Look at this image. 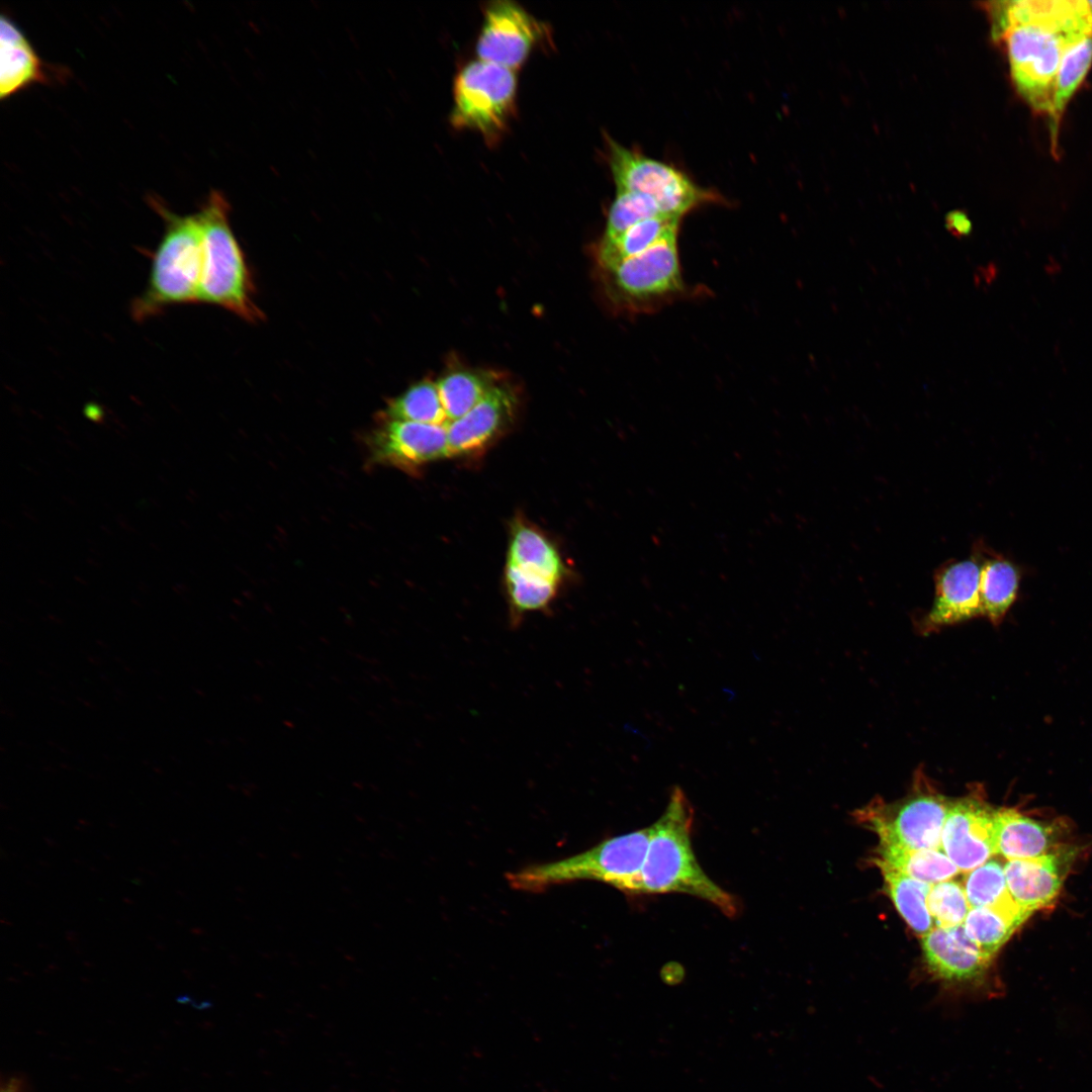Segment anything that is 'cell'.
Masks as SVG:
<instances>
[{
  "instance_id": "1",
  "label": "cell",
  "mask_w": 1092,
  "mask_h": 1092,
  "mask_svg": "<svg viewBox=\"0 0 1092 1092\" xmlns=\"http://www.w3.org/2000/svg\"><path fill=\"white\" fill-rule=\"evenodd\" d=\"M993 5V33L1006 43L1016 89L1034 110L1050 114L1066 48L1092 33L1087 1L1024 0Z\"/></svg>"
},
{
  "instance_id": "2",
  "label": "cell",
  "mask_w": 1092,
  "mask_h": 1092,
  "mask_svg": "<svg viewBox=\"0 0 1092 1092\" xmlns=\"http://www.w3.org/2000/svg\"><path fill=\"white\" fill-rule=\"evenodd\" d=\"M695 812L685 792L672 788L664 812L650 827L640 874L639 895L680 893L702 899L728 917L740 911L739 900L702 869L692 845Z\"/></svg>"
},
{
  "instance_id": "3",
  "label": "cell",
  "mask_w": 1092,
  "mask_h": 1092,
  "mask_svg": "<svg viewBox=\"0 0 1092 1092\" xmlns=\"http://www.w3.org/2000/svg\"><path fill=\"white\" fill-rule=\"evenodd\" d=\"M165 223L152 255L146 289L132 301L131 315L145 321L170 305L197 302L202 268V232L198 214L179 215L161 200L150 199Z\"/></svg>"
},
{
  "instance_id": "4",
  "label": "cell",
  "mask_w": 1092,
  "mask_h": 1092,
  "mask_svg": "<svg viewBox=\"0 0 1092 1092\" xmlns=\"http://www.w3.org/2000/svg\"><path fill=\"white\" fill-rule=\"evenodd\" d=\"M649 838L650 827H644L608 838L575 855L511 872L507 879L514 889L527 892L587 880L611 885L628 895H639Z\"/></svg>"
},
{
  "instance_id": "5",
  "label": "cell",
  "mask_w": 1092,
  "mask_h": 1092,
  "mask_svg": "<svg viewBox=\"0 0 1092 1092\" xmlns=\"http://www.w3.org/2000/svg\"><path fill=\"white\" fill-rule=\"evenodd\" d=\"M228 203L212 192L197 212L202 232V268L197 301L253 315L248 273L228 219Z\"/></svg>"
},
{
  "instance_id": "6",
  "label": "cell",
  "mask_w": 1092,
  "mask_h": 1092,
  "mask_svg": "<svg viewBox=\"0 0 1092 1092\" xmlns=\"http://www.w3.org/2000/svg\"><path fill=\"white\" fill-rule=\"evenodd\" d=\"M951 802L919 771L907 797L893 803L874 801L856 811V817L878 834L880 844L941 849L942 828Z\"/></svg>"
},
{
  "instance_id": "7",
  "label": "cell",
  "mask_w": 1092,
  "mask_h": 1092,
  "mask_svg": "<svg viewBox=\"0 0 1092 1092\" xmlns=\"http://www.w3.org/2000/svg\"><path fill=\"white\" fill-rule=\"evenodd\" d=\"M608 142V161L617 191L648 195L657 202L664 215L678 219L701 205L723 201L719 193L696 184L672 165L610 138Z\"/></svg>"
},
{
  "instance_id": "8",
  "label": "cell",
  "mask_w": 1092,
  "mask_h": 1092,
  "mask_svg": "<svg viewBox=\"0 0 1092 1092\" xmlns=\"http://www.w3.org/2000/svg\"><path fill=\"white\" fill-rule=\"evenodd\" d=\"M517 88L515 70L480 59L467 63L454 80L451 123L494 140L515 111Z\"/></svg>"
},
{
  "instance_id": "9",
  "label": "cell",
  "mask_w": 1092,
  "mask_h": 1092,
  "mask_svg": "<svg viewBox=\"0 0 1092 1092\" xmlns=\"http://www.w3.org/2000/svg\"><path fill=\"white\" fill-rule=\"evenodd\" d=\"M677 237L675 230L646 251L604 268L616 297L630 312L655 311L687 291Z\"/></svg>"
},
{
  "instance_id": "10",
  "label": "cell",
  "mask_w": 1092,
  "mask_h": 1092,
  "mask_svg": "<svg viewBox=\"0 0 1092 1092\" xmlns=\"http://www.w3.org/2000/svg\"><path fill=\"white\" fill-rule=\"evenodd\" d=\"M543 34L544 25L520 4L492 1L484 9L476 54L480 60L516 71Z\"/></svg>"
},
{
  "instance_id": "11",
  "label": "cell",
  "mask_w": 1092,
  "mask_h": 1092,
  "mask_svg": "<svg viewBox=\"0 0 1092 1092\" xmlns=\"http://www.w3.org/2000/svg\"><path fill=\"white\" fill-rule=\"evenodd\" d=\"M995 812L979 794L951 802L942 828L941 850L960 872L969 873L998 855Z\"/></svg>"
},
{
  "instance_id": "12",
  "label": "cell",
  "mask_w": 1092,
  "mask_h": 1092,
  "mask_svg": "<svg viewBox=\"0 0 1092 1092\" xmlns=\"http://www.w3.org/2000/svg\"><path fill=\"white\" fill-rule=\"evenodd\" d=\"M981 556L973 546L970 556L951 559L934 572V600L921 620L923 632L982 616L980 596Z\"/></svg>"
},
{
  "instance_id": "13",
  "label": "cell",
  "mask_w": 1092,
  "mask_h": 1092,
  "mask_svg": "<svg viewBox=\"0 0 1092 1092\" xmlns=\"http://www.w3.org/2000/svg\"><path fill=\"white\" fill-rule=\"evenodd\" d=\"M370 462L415 469L448 457L446 426L383 421L367 440Z\"/></svg>"
},
{
  "instance_id": "14",
  "label": "cell",
  "mask_w": 1092,
  "mask_h": 1092,
  "mask_svg": "<svg viewBox=\"0 0 1092 1092\" xmlns=\"http://www.w3.org/2000/svg\"><path fill=\"white\" fill-rule=\"evenodd\" d=\"M1077 857V848L1061 844L1034 858L1007 860L1004 872L1012 900L1033 913L1051 905Z\"/></svg>"
},
{
  "instance_id": "15",
  "label": "cell",
  "mask_w": 1092,
  "mask_h": 1092,
  "mask_svg": "<svg viewBox=\"0 0 1092 1092\" xmlns=\"http://www.w3.org/2000/svg\"><path fill=\"white\" fill-rule=\"evenodd\" d=\"M926 966L933 977L949 985L986 982L991 959L967 935L963 925L932 928L922 936Z\"/></svg>"
},
{
  "instance_id": "16",
  "label": "cell",
  "mask_w": 1092,
  "mask_h": 1092,
  "mask_svg": "<svg viewBox=\"0 0 1092 1092\" xmlns=\"http://www.w3.org/2000/svg\"><path fill=\"white\" fill-rule=\"evenodd\" d=\"M515 406L512 391L493 385L466 415L446 426L448 457L468 456L483 451L508 427Z\"/></svg>"
},
{
  "instance_id": "17",
  "label": "cell",
  "mask_w": 1092,
  "mask_h": 1092,
  "mask_svg": "<svg viewBox=\"0 0 1092 1092\" xmlns=\"http://www.w3.org/2000/svg\"><path fill=\"white\" fill-rule=\"evenodd\" d=\"M1061 824L1028 817L1012 808L996 809L997 853L1007 860L1041 856L1061 845Z\"/></svg>"
},
{
  "instance_id": "18",
  "label": "cell",
  "mask_w": 1092,
  "mask_h": 1092,
  "mask_svg": "<svg viewBox=\"0 0 1092 1092\" xmlns=\"http://www.w3.org/2000/svg\"><path fill=\"white\" fill-rule=\"evenodd\" d=\"M0 97L9 98L36 83L51 80L49 66L21 29L6 15L0 23Z\"/></svg>"
},
{
  "instance_id": "19",
  "label": "cell",
  "mask_w": 1092,
  "mask_h": 1092,
  "mask_svg": "<svg viewBox=\"0 0 1092 1092\" xmlns=\"http://www.w3.org/2000/svg\"><path fill=\"white\" fill-rule=\"evenodd\" d=\"M506 567L557 584L566 573L555 545L537 528L521 520L512 526Z\"/></svg>"
},
{
  "instance_id": "20",
  "label": "cell",
  "mask_w": 1092,
  "mask_h": 1092,
  "mask_svg": "<svg viewBox=\"0 0 1092 1092\" xmlns=\"http://www.w3.org/2000/svg\"><path fill=\"white\" fill-rule=\"evenodd\" d=\"M974 547L980 553L982 562L980 596L983 616L997 625L1017 598L1022 571L1013 560L994 552L984 543L977 542Z\"/></svg>"
},
{
  "instance_id": "21",
  "label": "cell",
  "mask_w": 1092,
  "mask_h": 1092,
  "mask_svg": "<svg viewBox=\"0 0 1092 1092\" xmlns=\"http://www.w3.org/2000/svg\"><path fill=\"white\" fill-rule=\"evenodd\" d=\"M1031 914L1009 898L995 907L971 908L963 926L979 948L993 958Z\"/></svg>"
},
{
  "instance_id": "22",
  "label": "cell",
  "mask_w": 1092,
  "mask_h": 1092,
  "mask_svg": "<svg viewBox=\"0 0 1092 1092\" xmlns=\"http://www.w3.org/2000/svg\"><path fill=\"white\" fill-rule=\"evenodd\" d=\"M875 862L881 870L885 888L900 915L917 934H927L933 928L927 908L931 885L906 876L877 858Z\"/></svg>"
},
{
  "instance_id": "23",
  "label": "cell",
  "mask_w": 1092,
  "mask_h": 1092,
  "mask_svg": "<svg viewBox=\"0 0 1092 1092\" xmlns=\"http://www.w3.org/2000/svg\"><path fill=\"white\" fill-rule=\"evenodd\" d=\"M877 859L896 871L930 885L952 879L957 866L941 849H911L892 844H880Z\"/></svg>"
},
{
  "instance_id": "24",
  "label": "cell",
  "mask_w": 1092,
  "mask_h": 1092,
  "mask_svg": "<svg viewBox=\"0 0 1092 1092\" xmlns=\"http://www.w3.org/2000/svg\"><path fill=\"white\" fill-rule=\"evenodd\" d=\"M1092 63V33L1069 44L1062 57L1051 108L1053 139H1057L1061 116L1082 83Z\"/></svg>"
},
{
  "instance_id": "25",
  "label": "cell",
  "mask_w": 1092,
  "mask_h": 1092,
  "mask_svg": "<svg viewBox=\"0 0 1092 1092\" xmlns=\"http://www.w3.org/2000/svg\"><path fill=\"white\" fill-rule=\"evenodd\" d=\"M679 221L680 219L668 216L643 219L625 231L616 240L602 242L599 249L602 267H610L621 260L646 251L669 233L678 230Z\"/></svg>"
},
{
  "instance_id": "26",
  "label": "cell",
  "mask_w": 1092,
  "mask_h": 1092,
  "mask_svg": "<svg viewBox=\"0 0 1092 1092\" xmlns=\"http://www.w3.org/2000/svg\"><path fill=\"white\" fill-rule=\"evenodd\" d=\"M382 416L384 421L448 425L437 383L431 381L417 383L392 399Z\"/></svg>"
},
{
  "instance_id": "27",
  "label": "cell",
  "mask_w": 1092,
  "mask_h": 1092,
  "mask_svg": "<svg viewBox=\"0 0 1092 1092\" xmlns=\"http://www.w3.org/2000/svg\"><path fill=\"white\" fill-rule=\"evenodd\" d=\"M437 386L449 424L474 407L493 384L481 374L455 371L441 378Z\"/></svg>"
},
{
  "instance_id": "28",
  "label": "cell",
  "mask_w": 1092,
  "mask_h": 1092,
  "mask_svg": "<svg viewBox=\"0 0 1092 1092\" xmlns=\"http://www.w3.org/2000/svg\"><path fill=\"white\" fill-rule=\"evenodd\" d=\"M655 216L666 215L652 197L637 192L617 191L609 208L602 242H612L637 222Z\"/></svg>"
},
{
  "instance_id": "29",
  "label": "cell",
  "mask_w": 1092,
  "mask_h": 1092,
  "mask_svg": "<svg viewBox=\"0 0 1092 1092\" xmlns=\"http://www.w3.org/2000/svg\"><path fill=\"white\" fill-rule=\"evenodd\" d=\"M963 886L971 908L995 907L1011 898L1004 863L998 859L991 858L967 873Z\"/></svg>"
},
{
  "instance_id": "30",
  "label": "cell",
  "mask_w": 1092,
  "mask_h": 1092,
  "mask_svg": "<svg viewBox=\"0 0 1092 1092\" xmlns=\"http://www.w3.org/2000/svg\"><path fill=\"white\" fill-rule=\"evenodd\" d=\"M927 908L936 927L963 925L971 907L963 884L947 880L931 885Z\"/></svg>"
},
{
  "instance_id": "31",
  "label": "cell",
  "mask_w": 1092,
  "mask_h": 1092,
  "mask_svg": "<svg viewBox=\"0 0 1092 1092\" xmlns=\"http://www.w3.org/2000/svg\"><path fill=\"white\" fill-rule=\"evenodd\" d=\"M946 226L957 237L969 235L972 229L970 219L961 211H953L947 215Z\"/></svg>"
},
{
  "instance_id": "32",
  "label": "cell",
  "mask_w": 1092,
  "mask_h": 1092,
  "mask_svg": "<svg viewBox=\"0 0 1092 1092\" xmlns=\"http://www.w3.org/2000/svg\"><path fill=\"white\" fill-rule=\"evenodd\" d=\"M1 1092H22L21 1082L12 1078L1 1085Z\"/></svg>"
},
{
  "instance_id": "33",
  "label": "cell",
  "mask_w": 1092,
  "mask_h": 1092,
  "mask_svg": "<svg viewBox=\"0 0 1092 1092\" xmlns=\"http://www.w3.org/2000/svg\"><path fill=\"white\" fill-rule=\"evenodd\" d=\"M1087 4H1088L1090 14H1091V18H1092V1H1087Z\"/></svg>"
}]
</instances>
